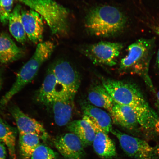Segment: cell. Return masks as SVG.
Wrapping results in <instances>:
<instances>
[{"instance_id":"30bf717a","label":"cell","mask_w":159,"mask_h":159,"mask_svg":"<svg viewBox=\"0 0 159 159\" xmlns=\"http://www.w3.org/2000/svg\"><path fill=\"white\" fill-rule=\"evenodd\" d=\"M11 112L16 124L19 134H35L43 141L48 139V134L43 125L25 114L18 107H12Z\"/></svg>"},{"instance_id":"4316f807","label":"cell","mask_w":159,"mask_h":159,"mask_svg":"<svg viewBox=\"0 0 159 159\" xmlns=\"http://www.w3.org/2000/svg\"><path fill=\"white\" fill-rule=\"evenodd\" d=\"M155 30L157 34L159 37V25L158 26L156 27V28L155 29ZM157 65L159 70V49L158 52L157 56Z\"/></svg>"},{"instance_id":"8fae6325","label":"cell","mask_w":159,"mask_h":159,"mask_svg":"<svg viewBox=\"0 0 159 159\" xmlns=\"http://www.w3.org/2000/svg\"><path fill=\"white\" fill-rule=\"evenodd\" d=\"M66 93H69L57 80L50 67L37 93V100L43 104L49 105L57 97Z\"/></svg>"},{"instance_id":"ac0fdd59","label":"cell","mask_w":159,"mask_h":159,"mask_svg":"<svg viewBox=\"0 0 159 159\" xmlns=\"http://www.w3.org/2000/svg\"><path fill=\"white\" fill-rule=\"evenodd\" d=\"M67 130L78 137L85 147L93 144L95 137L94 129L84 119L75 120L67 125Z\"/></svg>"},{"instance_id":"6da1fadb","label":"cell","mask_w":159,"mask_h":159,"mask_svg":"<svg viewBox=\"0 0 159 159\" xmlns=\"http://www.w3.org/2000/svg\"><path fill=\"white\" fill-rule=\"evenodd\" d=\"M124 15L116 8L103 6L92 9L85 19V27L91 34L108 37L118 34L126 23Z\"/></svg>"},{"instance_id":"d4e9b609","label":"cell","mask_w":159,"mask_h":159,"mask_svg":"<svg viewBox=\"0 0 159 159\" xmlns=\"http://www.w3.org/2000/svg\"><path fill=\"white\" fill-rule=\"evenodd\" d=\"M14 0H0V23L6 25L8 23L13 11Z\"/></svg>"},{"instance_id":"4fadbf2b","label":"cell","mask_w":159,"mask_h":159,"mask_svg":"<svg viewBox=\"0 0 159 159\" xmlns=\"http://www.w3.org/2000/svg\"><path fill=\"white\" fill-rule=\"evenodd\" d=\"M75 96L66 93L56 98L52 106L56 124L59 126L67 125L72 118Z\"/></svg>"},{"instance_id":"5b68a950","label":"cell","mask_w":159,"mask_h":159,"mask_svg":"<svg viewBox=\"0 0 159 159\" xmlns=\"http://www.w3.org/2000/svg\"><path fill=\"white\" fill-rule=\"evenodd\" d=\"M155 39H141L129 45L128 54L121 60V70L146 68L154 50Z\"/></svg>"},{"instance_id":"83f0119b","label":"cell","mask_w":159,"mask_h":159,"mask_svg":"<svg viewBox=\"0 0 159 159\" xmlns=\"http://www.w3.org/2000/svg\"><path fill=\"white\" fill-rule=\"evenodd\" d=\"M154 128L156 132L159 135V119H158L155 124Z\"/></svg>"},{"instance_id":"ffe728a7","label":"cell","mask_w":159,"mask_h":159,"mask_svg":"<svg viewBox=\"0 0 159 159\" xmlns=\"http://www.w3.org/2000/svg\"><path fill=\"white\" fill-rule=\"evenodd\" d=\"M21 6L17 4L13 9L9 20L10 33L18 42L23 43L27 39L24 27L22 20Z\"/></svg>"},{"instance_id":"2e32d148","label":"cell","mask_w":159,"mask_h":159,"mask_svg":"<svg viewBox=\"0 0 159 159\" xmlns=\"http://www.w3.org/2000/svg\"><path fill=\"white\" fill-rule=\"evenodd\" d=\"M23 49L20 48L7 34H0V64L7 65L23 56Z\"/></svg>"},{"instance_id":"7c38bea8","label":"cell","mask_w":159,"mask_h":159,"mask_svg":"<svg viewBox=\"0 0 159 159\" xmlns=\"http://www.w3.org/2000/svg\"><path fill=\"white\" fill-rule=\"evenodd\" d=\"M21 15L24 27L27 36L32 42L39 43L43 39V18L36 11L30 9L21 10Z\"/></svg>"},{"instance_id":"9c48e42d","label":"cell","mask_w":159,"mask_h":159,"mask_svg":"<svg viewBox=\"0 0 159 159\" xmlns=\"http://www.w3.org/2000/svg\"><path fill=\"white\" fill-rule=\"evenodd\" d=\"M58 82L70 94L75 96L80 87V77L68 61H59L51 67Z\"/></svg>"},{"instance_id":"603a6c76","label":"cell","mask_w":159,"mask_h":159,"mask_svg":"<svg viewBox=\"0 0 159 159\" xmlns=\"http://www.w3.org/2000/svg\"><path fill=\"white\" fill-rule=\"evenodd\" d=\"M133 109L136 115L139 125L146 129L154 128L155 124L158 118L156 113L150 107Z\"/></svg>"},{"instance_id":"9a60e30c","label":"cell","mask_w":159,"mask_h":159,"mask_svg":"<svg viewBox=\"0 0 159 159\" xmlns=\"http://www.w3.org/2000/svg\"><path fill=\"white\" fill-rule=\"evenodd\" d=\"M111 114L113 122L123 128L133 130L138 126L136 115L131 107L114 102Z\"/></svg>"},{"instance_id":"5bb4252c","label":"cell","mask_w":159,"mask_h":159,"mask_svg":"<svg viewBox=\"0 0 159 159\" xmlns=\"http://www.w3.org/2000/svg\"><path fill=\"white\" fill-rule=\"evenodd\" d=\"M83 119L92 126L98 127L102 132L108 134L112 130V120L109 115L102 109L88 103L83 105Z\"/></svg>"},{"instance_id":"484cf974","label":"cell","mask_w":159,"mask_h":159,"mask_svg":"<svg viewBox=\"0 0 159 159\" xmlns=\"http://www.w3.org/2000/svg\"><path fill=\"white\" fill-rule=\"evenodd\" d=\"M6 148L5 145L0 142V159H6L7 155Z\"/></svg>"},{"instance_id":"7402d4cb","label":"cell","mask_w":159,"mask_h":159,"mask_svg":"<svg viewBox=\"0 0 159 159\" xmlns=\"http://www.w3.org/2000/svg\"><path fill=\"white\" fill-rule=\"evenodd\" d=\"M19 134V144L21 156L23 159H30L35 149L41 144V139L35 134Z\"/></svg>"},{"instance_id":"52a82bcc","label":"cell","mask_w":159,"mask_h":159,"mask_svg":"<svg viewBox=\"0 0 159 159\" xmlns=\"http://www.w3.org/2000/svg\"><path fill=\"white\" fill-rule=\"evenodd\" d=\"M123 48L122 43L102 41L89 46L85 51L95 62L112 66L116 64V59Z\"/></svg>"},{"instance_id":"8992f818","label":"cell","mask_w":159,"mask_h":159,"mask_svg":"<svg viewBox=\"0 0 159 159\" xmlns=\"http://www.w3.org/2000/svg\"><path fill=\"white\" fill-rule=\"evenodd\" d=\"M118 139L123 151L134 159H159L154 148L146 141L112 129L111 132Z\"/></svg>"},{"instance_id":"f546056e","label":"cell","mask_w":159,"mask_h":159,"mask_svg":"<svg viewBox=\"0 0 159 159\" xmlns=\"http://www.w3.org/2000/svg\"><path fill=\"white\" fill-rule=\"evenodd\" d=\"M155 151H156V153L159 157V144L154 148Z\"/></svg>"},{"instance_id":"d6986e66","label":"cell","mask_w":159,"mask_h":159,"mask_svg":"<svg viewBox=\"0 0 159 159\" xmlns=\"http://www.w3.org/2000/svg\"><path fill=\"white\" fill-rule=\"evenodd\" d=\"M87 99L94 106L104 108L110 113L114 101L103 85H97L89 89Z\"/></svg>"},{"instance_id":"44dd1931","label":"cell","mask_w":159,"mask_h":159,"mask_svg":"<svg viewBox=\"0 0 159 159\" xmlns=\"http://www.w3.org/2000/svg\"><path fill=\"white\" fill-rule=\"evenodd\" d=\"M16 131L0 118V142L5 145L11 159H17L16 152Z\"/></svg>"},{"instance_id":"277c9868","label":"cell","mask_w":159,"mask_h":159,"mask_svg":"<svg viewBox=\"0 0 159 159\" xmlns=\"http://www.w3.org/2000/svg\"><path fill=\"white\" fill-rule=\"evenodd\" d=\"M102 85L117 104L126 105L133 109L150 107L140 89L132 83L103 79Z\"/></svg>"},{"instance_id":"3957f363","label":"cell","mask_w":159,"mask_h":159,"mask_svg":"<svg viewBox=\"0 0 159 159\" xmlns=\"http://www.w3.org/2000/svg\"><path fill=\"white\" fill-rule=\"evenodd\" d=\"M34 10L44 19L53 34L65 35L68 30V9L53 0H17Z\"/></svg>"},{"instance_id":"ba28073f","label":"cell","mask_w":159,"mask_h":159,"mask_svg":"<svg viewBox=\"0 0 159 159\" xmlns=\"http://www.w3.org/2000/svg\"><path fill=\"white\" fill-rule=\"evenodd\" d=\"M53 143L65 159H84L85 157V147L78 137L72 133L57 137Z\"/></svg>"},{"instance_id":"e0dca14e","label":"cell","mask_w":159,"mask_h":159,"mask_svg":"<svg viewBox=\"0 0 159 159\" xmlns=\"http://www.w3.org/2000/svg\"><path fill=\"white\" fill-rule=\"evenodd\" d=\"M95 137L93 145L95 152L103 159H111L117 156L116 146L108 134L95 129Z\"/></svg>"},{"instance_id":"4dcf8cb0","label":"cell","mask_w":159,"mask_h":159,"mask_svg":"<svg viewBox=\"0 0 159 159\" xmlns=\"http://www.w3.org/2000/svg\"><path fill=\"white\" fill-rule=\"evenodd\" d=\"M157 104L158 108L159 109V91L157 94Z\"/></svg>"},{"instance_id":"cb8c5ba5","label":"cell","mask_w":159,"mask_h":159,"mask_svg":"<svg viewBox=\"0 0 159 159\" xmlns=\"http://www.w3.org/2000/svg\"><path fill=\"white\" fill-rule=\"evenodd\" d=\"M30 159H62L57 152L46 145L40 144L32 154Z\"/></svg>"},{"instance_id":"f1b7e54d","label":"cell","mask_w":159,"mask_h":159,"mask_svg":"<svg viewBox=\"0 0 159 159\" xmlns=\"http://www.w3.org/2000/svg\"><path fill=\"white\" fill-rule=\"evenodd\" d=\"M3 83V77L2 75V73L0 71V90H1L2 85Z\"/></svg>"},{"instance_id":"7a4b0ae2","label":"cell","mask_w":159,"mask_h":159,"mask_svg":"<svg viewBox=\"0 0 159 159\" xmlns=\"http://www.w3.org/2000/svg\"><path fill=\"white\" fill-rule=\"evenodd\" d=\"M55 48L54 43L50 41L38 43L32 56L18 73L11 88L2 97L0 101L1 106H5L15 95L31 82L41 65L50 57Z\"/></svg>"}]
</instances>
